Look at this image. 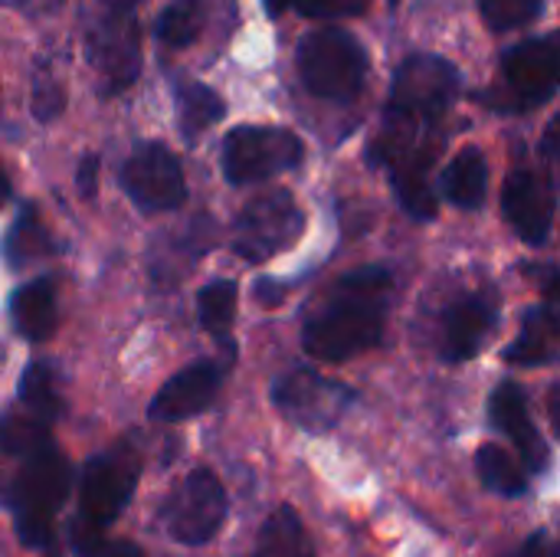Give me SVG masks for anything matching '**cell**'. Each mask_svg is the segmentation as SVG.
<instances>
[{"mask_svg":"<svg viewBox=\"0 0 560 557\" xmlns=\"http://www.w3.org/2000/svg\"><path fill=\"white\" fill-rule=\"evenodd\" d=\"M0 460L7 476L0 479L13 529L26 548H52L56 515L69 496V463L52 440V430L30 414L0 420Z\"/></svg>","mask_w":560,"mask_h":557,"instance_id":"cell-1","label":"cell"},{"mask_svg":"<svg viewBox=\"0 0 560 557\" xmlns=\"http://www.w3.org/2000/svg\"><path fill=\"white\" fill-rule=\"evenodd\" d=\"M394 276L384 266H361L341 276L305 315L302 348L325 364H345L381 345Z\"/></svg>","mask_w":560,"mask_h":557,"instance_id":"cell-2","label":"cell"},{"mask_svg":"<svg viewBox=\"0 0 560 557\" xmlns=\"http://www.w3.org/2000/svg\"><path fill=\"white\" fill-rule=\"evenodd\" d=\"M141 473L138 450L118 443L98 456H92L79 479V512L72 519V548L79 557H98L105 552L108 525L125 512L135 496Z\"/></svg>","mask_w":560,"mask_h":557,"instance_id":"cell-3","label":"cell"},{"mask_svg":"<svg viewBox=\"0 0 560 557\" xmlns=\"http://www.w3.org/2000/svg\"><path fill=\"white\" fill-rule=\"evenodd\" d=\"M295 66L302 85L325 102H354L368 82V49L364 43L341 30V26H322L302 36L295 49Z\"/></svg>","mask_w":560,"mask_h":557,"instance_id":"cell-4","label":"cell"},{"mask_svg":"<svg viewBox=\"0 0 560 557\" xmlns=\"http://www.w3.org/2000/svg\"><path fill=\"white\" fill-rule=\"evenodd\" d=\"M560 85L558 36H535L509 46L499 59V85L482 92L479 102L495 112H532L548 105Z\"/></svg>","mask_w":560,"mask_h":557,"instance_id":"cell-5","label":"cell"},{"mask_svg":"<svg viewBox=\"0 0 560 557\" xmlns=\"http://www.w3.org/2000/svg\"><path fill=\"white\" fill-rule=\"evenodd\" d=\"M85 59L95 69L105 95H118L135 85L141 76V26L131 7L89 0Z\"/></svg>","mask_w":560,"mask_h":557,"instance_id":"cell-6","label":"cell"},{"mask_svg":"<svg viewBox=\"0 0 560 557\" xmlns=\"http://www.w3.org/2000/svg\"><path fill=\"white\" fill-rule=\"evenodd\" d=\"M305 161V141L292 128L279 125H240L226 131L220 148L223 177L233 187L272 181Z\"/></svg>","mask_w":560,"mask_h":557,"instance_id":"cell-7","label":"cell"},{"mask_svg":"<svg viewBox=\"0 0 560 557\" xmlns=\"http://www.w3.org/2000/svg\"><path fill=\"white\" fill-rule=\"evenodd\" d=\"M459 98V69L436 53H413L394 69L387 115L423 125H443Z\"/></svg>","mask_w":560,"mask_h":557,"instance_id":"cell-8","label":"cell"},{"mask_svg":"<svg viewBox=\"0 0 560 557\" xmlns=\"http://www.w3.org/2000/svg\"><path fill=\"white\" fill-rule=\"evenodd\" d=\"M305 230V213L289 190H266L253 197L233 220V253L259 266L289 250Z\"/></svg>","mask_w":560,"mask_h":557,"instance_id":"cell-9","label":"cell"},{"mask_svg":"<svg viewBox=\"0 0 560 557\" xmlns=\"http://www.w3.org/2000/svg\"><path fill=\"white\" fill-rule=\"evenodd\" d=\"M226 522V489L210 469L187 473L161 506L164 532L190 548L210 545Z\"/></svg>","mask_w":560,"mask_h":557,"instance_id":"cell-10","label":"cell"},{"mask_svg":"<svg viewBox=\"0 0 560 557\" xmlns=\"http://www.w3.org/2000/svg\"><path fill=\"white\" fill-rule=\"evenodd\" d=\"M272 404L295 427L308 433H325L348 414V407L354 404V391L312 368H292L272 381Z\"/></svg>","mask_w":560,"mask_h":557,"instance_id":"cell-11","label":"cell"},{"mask_svg":"<svg viewBox=\"0 0 560 557\" xmlns=\"http://www.w3.org/2000/svg\"><path fill=\"white\" fill-rule=\"evenodd\" d=\"M121 190L144 213H167L187 200V181L177 154L161 141H141L121 164Z\"/></svg>","mask_w":560,"mask_h":557,"instance_id":"cell-12","label":"cell"},{"mask_svg":"<svg viewBox=\"0 0 560 557\" xmlns=\"http://www.w3.org/2000/svg\"><path fill=\"white\" fill-rule=\"evenodd\" d=\"M555 207H558V194L548 174H538L528 167H518L509 174L502 187V213L522 243L528 246L548 243L551 227H555Z\"/></svg>","mask_w":560,"mask_h":557,"instance_id":"cell-13","label":"cell"},{"mask_svg":"<svg viewBox=\"0 0 560 557\" xmlns=\"http://www.w3.org/2000/svg\"><path fill=\"white\" fill-rule=\"evenodd\" d=\"M499 325V295L492 289H476L450 305L443 318V358L450 364L472 361Z\"/></svg>","mask_w":560,"mask_h":557,"instance_id":"cell-14","label":"cell"},{"mask_svg":"<svg viewBox=\"0 0 560 557\" xmlns=\"http://www.w3.org/2000/svg\"><path fill=\"white\" fill-rule=\"evenodd\" d=\"M223 387V364L217 361H194L180 368L151 401L148 420L154 423H180L187 417L203 414Z\"/></svg>","mask_w":560,"mask_h":557,"instance_id":"cell-15","label":"cell"},{"mask_svg":"<svg viewBox=\"0 0 560 557\" xmlns=\"http://www.w3.org/2000/svg\"><path fill=\"white\" fill-rule=\"evenodd\" d=\"M489 420L495 430H502L515 446H518V456H522V466L525 473L532 476H541L551 463V450L545 443V437L538 433L535 420H532V410H528V397H525V387L515 384V381H502L492 397H489Z\"/></svg>","mask_w":560,"mask_h":557,"instance_id":"cell-16","label":"cell"},{"mask_svg":"<svg viewBox=\"0 0 560 557\" xmlns=\"http://www.w3.org/2000/svg\"><path fill=\"white\" fill-rule=\"evenodd\" d=\"M10 318L20 338L39 345L49 341L59 328V302H56V279L39 276L23 282L10 295Z\"/></svg>","mask_w":560,"mask_h":557,"instance_id":"cell-17","label":"cell"},{"mask_svg":"<svg viewBox=\"0 0 560 557\" xmlns=\"http://www.w3.org/2000/svg\"><path fill=\"white\" fill-rule=\"evenodd\" d=\"M558 358V309L555 295L525 315L518 338L505 348V361L515 368H541Z\"/></svg>","mask_w":560,"mask_h":557,"instance_id":"cell-18","label":"cell"},{"mask_svg":"<svg viewBox=\"0 0 560 557\" xmlns=\"http://www.w3.org/2000/svg\"><path fill=\"white\" fill-rule=\"evenodd\" d=\"M443 197L459 210H479L489 194V161L479 148H463L440 177Z\"/></svg>","mask_w":560,"mask_h":557,"instance_id":"cell-19","label":"cell"},{"mask_svg":"<svg viewBox=\"0 0 560 557\" xmlns=\"http://www.w3.org/2000/svg\"><path fill=\"white\" fill-rule=\"evenodd\" d=\"M174 108H177V128L187 141H197L207 128H213L226 115L223 95L197 79H184L174 85Z\"/></svg>","mask_w":560,"mask_h":557,"instance_id":"cell-20","label":"cell"},{"mask_svg":"<svg viewBox=\"0 0 560 557\" xmlns=\"http://www.w3.org/2000/svg\"><path fill=\"white\" fill-rule=\"evenodd\" d=\"M253 557H315L302 515L292 506H279L259 529Z\"/></svg>","mask_w":560,"mask_h":557,"instance_id":"cell-21","label":"cell"},{"mask_svg":"<svg viewBox=\"0 0 560 557\" xmlns=\"http://www.w3.org/2000/svg\"><path fill=\"white\" fill-rule=\"evenodd\" d=\"M56 253V243L39 217V210L33 204H23L13 227L7 230V240H3V256L13 269H23L36 259H46Z\"/></svg>","mask_w":560,"mask_h":557,"instance_id":"cell-22","label":"cell"},{"mask_svg":"<svg viewBox=\"0 0 560 557\" xmlns=\"http://www.w3.org/2000/svg\"><path fill=\"white\" fill-rule=\"evenodd\" d=\"M476 473L482 479V486L495 496H505V499H518L528 492L532 479L525 473V466L499 443H482L479 453H476Z\"/></svg>","mask_w":560,"mask_h":557,"instance_id":"cell-23","label":"cell"},{"mask_svg":"<svg viewBox=\"0 0 560 557\" xmlns=\"http://www.w3.org/2000/svg\"><path fill=\"white\" fill-rule=\"evenodd\" d=\"M236 299H240V286L233 279H213L200 289L197 295V315L200 325L233 355V318H236Z\"/></svg>","mask_w":560,"mask_h":557,"instance_id":"cell-24","label":"cell"},{"mask_svg":"<svg viewBox=\"0 0 560 557\" xmlns=\"http://www.w3.org/2000/svg\"><path fill=\"white\" fill-rule=\"evenodd\" d=\"M207 23V7L203 0H167L154 23V36L167 49H187L200 39Z\"/></svg>","mask_w":560,"mask_h":557,"instance_id":"cell-25","label":"cell"},{"mask_svg":"<svg viewBox=\"0 0 560 557\" xmlns=\"http://www.w3.org/2000/svg\"><path fill=\"white\" fill-rule=\"evenodd\" d=\"M20 404L33 420H39L46 427L56 423V417L62 414V401H59L49 361H30L26 364V371L20 378Z\"/></svg>","mask_w":560,"mask_h":557,"instance_id":"cell-26","label":"cell"},{"mask_svg":"<svg viewBox=\"0 0 560 557\" xmlns=\"http://www.w3.org/2000/svg\"><path fill=\"white\" fill-rule=\"evenodd\" d=\"M476 7L489 30L509 33V30H522L535 23L545 13L548 0H476Z\"/></svg>","mask_w":560,"mask_h":557,"instance_id":"cell-27","label":"cell"},{"mask_svg":"<svg viewBox=\"0 0 560 557\" xmlns=\"http://www.w3.org/2000/svg\"><path fill=\"white\" fill-rule=\"evenodd\" d=\"M371 0H262V10L276 20L282 13H299L308 20H341L361 16Z\"/></svg>","mask_w":560,"mask_h":557,"instance_id":"cell-28","label":"cell"},{"mask_svg":"<svg viewBox=\"0 0 560 557\" xmlns=\"http://www.w3.org/2000/svg\"><path fill=\"white\" fill-rule=\"evenodd\" d=\"M62 105H66V89H62V82H59L46 66H39V69L33 72V115H36L39 121H52V118L62 112Z\"/></svg>","mask_w":560,"mask_h":557,"instance_id":"cell-29","label":"cell"},{"mask_svg":"<svg viewBox=\"0 0 560 557\" xmlns=\"http://www.w3.org/2000/svg\"><path fill=\"white\" fill-rule=\"evenodd\" d=\"M75 184H79V194L82 197H95V190H98V154H85L79 161Z\"/></svg>","mask_w":560,"mask_h":557,"instance_id":"cell-30","label":"cell"},{"mask_svg":"<svg viewBox=\"0 0 560 557\" xmlns=\"http://www.w3.org/2000/svg\"><path fill=\"white\" fill-rule=\"evenodd\" d=\"M522 557H558V552H555V545H551V538H548L545 532H535V535L525 542Z\"/></svg>","mask_w":560,"mask_h":557,"instance_id":"cell-31","label":"cell"},{"mask_svg":"<svg viewBox=\"0 0 560 557\" xmlns=\"http://www.w3.org/2000/svg\"><path fill=\"white\" fill-rule=\"evenodd\" d=\"M98 557H144L141 555V548L135 545V542H108L105 545V552Z\"/></svg>","mask_w":560,"mask_h":557,"instance_id":"cell-32","label":"cell"},{"mask_svg":"<svg viewBox=\"0 0 560 557\" xmlns=\"http://www.w3.org/2000/svg\"><path fill=\"white\" fill-rule=\"evenodd\" d=\"M7 200H10V177H7V171H3V164H0V210H3Z\"/></svg>","mask_w":560,"mask_h":557,"instance_id":"cell-33","label":"cell"},{"mask_svg":"<svg viewBox=\"0 0 560 557\" xmlns=\"http://www.w3.org/2000/svg\"><path fill=\"white\" fill-rule=\"evenodd\" d=\"M92 3H112V7H131L135 10L141 0H92Z\"/></svg>","mask_w":560,"mask_h":557,"instance_id":"cell-34","label":"cell"},{"mask_svg":"<svg viewBox=\"0 0 560 557\" xmlns=\"http://www.w3.org/2000/svg\"><path fill=\"white\" fill-rule=\"evenodd\" d=\"M23 0H0V7H20Z\"/></svg>","mask_w":560,"mask_h":557,"instance_id":"cell-35","label":"cell"},{"mask_svg":"<svg viewBox=\"0 0 560 557\" xmlns=\"http://www.w3.org/2000/svg\"><path fill=\"white\" fill-rule=\"evenodd\" d=\"M46 557H59V555H56V548H49V552H46Z\"/></svg>","mask_w":560,"mask_h":557,"instance_id":"cell-36","label":"cell"}]
</instances>
